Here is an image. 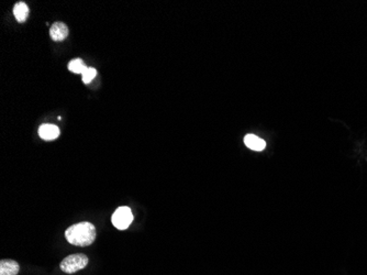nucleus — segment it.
Wrapping results in <instances>:
<instances>
[{
	"label": "nucleus",
	"mask_w": 367,
	"mask_h": 275,
	"mask_svg": "<svg viewBox=\"0 0 367 275\" xmlns=\"http://www.w3.org/2000/svg\"><path fill=\"white\" fill-rule=\"evenodd\" d=\"M65 237L70 244L77 247H88L96 239V228L90 222H78L66 229Z\"/></svg>",
	"instance_id": "1"
},
{
	"label": "nucleus",
	"mask_w": 367,
	"mask_h": 275,
	"mask_svg": "<svg viewBox=\"0 0 367 275\" xmlns=\"http://www.w3.org/2000/svg\"><path fill=\"white\" fill-rule=\"evenodd\" d=\"M88 264V257L85 254H72L65 257L61 263V270L64 273L73 274L85 268Z\"/></svg>",
	"instance_id": "2"
},
{
	"label": "nucleus",
	"mask_w": 367,
	"mask_h": 275,
	"mask_svg": "<svg viewBox=\"0 0 367 275\" xmlns=\"http://www.w3.org/2000/svg\"><path fill=\"white\" fill-rule=\"evenodd\" d=\"M111 221L112 225H114L117 229L126 230L133 221V215L131 209L126 206L119 207L116 210L115 214L112 215Z\"/></svg>",
	"instance_id": "3"
},
{
	"label": "nucleus",
	"mask_w": 367,
	"mask_h": 275,
	"mask_svg": "<svg viewBox=\"0 0 367 275\" xmlns=\"http://www.w3.org/2000/svg\"><path fill=\"white\" fill-rule=\"evenodd\" d=\"M68 27L64 22H55L50 29V37L55 42L64 41L68 37Z\"/></svg>",
	"instance_id": "4"
},
{
	"label": "nucleus",
	"mask_w": 367,
	"mask_h": 275,
	"mask_svg": "<svg viewBox=\"0 0 367 275\" xmlns=\"http://www.w3.org/2000/svg\"><path fill=\"white\" fill-rule=\"evenodd\" d=\"M39 136L41 139L51 141V140H55L60 136V129L54 125L45 124L39 128Z\"/></svg>",
	"instance_id": "5"
},
{
	"label": "nucleus",
	"mask_w": 367,
	"mask_h": 275,
	"mask_svg": "<svg viewBox=\"0 0 367 275\" xmlns=\"http://www.w3.org/2000/svg\"><path fill=\"white\" fill-rule=\"evenodd\" d=\"M20 271L18 262L14 260L0 261V275H17Z\"/></svg>",
	"instance_id": "6"
},
{
	"label": "nucleus",
	"mask_w": 367,
	"mask_h": 275,
	"mask_svg": "<svg viewBox=\"0 0 367 275\" xmlns=\"http://www.w3.org/2000/svg\"><path fill=\"white\" fill-rule=\"evenodd\" d=\"M244 143L248 149L253 151H263L266 147V142L264 140L258 138L257 136H254V134H247V136H245Z\"/></svg>",
	"instance_id": "7"
},
{
	"label": "nucleus",
	"mask_w": 367,
	"mask_h": 275,
	"mask_svg": "<svg viewBox=\"0 0 367 275\" xmlns=\"http://www.w3.org/2000/svg\"><path fill=\"white\" fill-rule=\"evenodd\" d=\"M14 15L19 22H25L29 16V8L25 2H19L15 5Z\"/></svg>",
	"instance_id": "8"
},
{
	"label": "nucleus",
	"mask_w": 367,
	"mask_h": 275,
	"mask_svg": "<svg viewBox=\"0 0 367 275\" xmlns=\"http://www.w3.org/2000/svg\"><path fill=\"white\" fill-rule=\"evenodd\" d=\"M86 68L87 66L80 58H75V60H72L68 63V69L75 74H82Z\"/></svg>",
	"instance_id": "9"
},
{
	"label": "nucleus",
	"mask_w": 367,
	"mask_h": 275,
	"mask_svg": "<svg viewBox=\"0 0 367 275\" xmlns=\"http://www.w3.org/2000/svg\"><path fill=\"white\" fill-rule=\"evenodd\" d=\"M96 75H97L96 68H94V67H87V68L85 69V71H84V73L81 74L82 81H84L85 84H89L90 81H91L95 77H96Z\"/></svg>",
	"instance_id": "10"
}]
</instances>
